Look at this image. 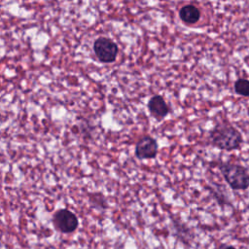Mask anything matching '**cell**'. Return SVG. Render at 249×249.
<instances>
[{
	"instance_id": "6da1fadb",
	"label": "cell",
	"mask_w": 249,
	"mask_h": 249,
	"mask_svg": "<svg viewBox=\"0 0 249 249\" xmlns=\"http://www.w3.org/2000/svg\"><path fill=\"white\" fill-rule=\"evenodd\" d=\"M209 137L214 146L226 151L238 149L242 143L241 133L229 124H216Z\"/></svg>"
},
{
	"instance_id": "7a4b0ae2",
	"label": "cell",
	"mask_w": 249,
	"mask_h": 249,
	"mask_svg": "<svg viewBox=\"0 0 249 249\" xmlns=\"http://www.w3.org/2000/svg\"><path fill=\"white\" fill-rule=\"evenodd\" d=\"M226 182L233 190H245L249 187V173L237 163L224 162L219 166Z\"/></svg>"
},
{
	"instance_id": "3957f363",
	"label": "cell",
	"mask_w": 249,
	"mask_h": 249,
	"mask_svg": "<svg viewBox=\"0 0 249 249\" xmlns=\"http://www.w3.org/2000/svg\"><path fill=\"white\" fill-rule=\"evenodd\" d=\"M93 51L101 62L111 63L117 58L119 52L117 44L107 37H99L93 43Z\"/></svg>"
},
{
	"instance_id": "277c9868",
	"label": "cell",
	"mask_w": 249,
	"mask_h": 249,
	"mask_svg": "<svg viewBox=\"0 0 249 249\" xmlns=\"http://www.w3.org/2000/svg\"><path fill=\"white\" fill-rule=\"evenodd\" d=\"M53 221L54 227L64 233L72 232L78 227V219L76 215L68 209L57 210L53 215Z\"/></svg>"
},
{
	"instance_id": "5b68a950",
	"label": "cell",
	"mask_w": 249,
	"mask_h": 249,
	"mask_svg": "<svg viewBox=\"0 0 249 249\" xmlns=\"http://www.w3.org/2000/svg\"><path fill=\"white\" fill-rule=\"evenodd\" d=\"M158 143L151 136L141 137L135 146V156L140 160L154 159L158 154Z\"/></svg>"
},
{
	"instance_id": "8992f818",
	"label": "cell",
	"mask_w": 249,
	"mask_h": 249,
	"mask_svg": "<svg viewBox=\"0 0 249 249\" xmlns=\"http://www.w3.org/2000/svg\"><path fill=\"white\" fill-rule=\"evenodd\" d=\"M148 109L150 113L157 119H163L169 112V108L160 95H154L148 102Z\"/></svg>"
},
{
	"instance_id": "52a82bcc",
	"label": "cell",
	"mask_w": 249,
	"mask_h": 249,
	"mask_svg": "<svg viewBox=\"0 0 249 249\" xmlns=\"http://www.w3.org/2000/svg\"><path fill=\"white\" fill-rule=\"evenodd\" d=\"M179 17L183 22L187 24H194L198 21L200 18V11L196 6L188 4L180 9Z\"/></svg>"
},
{
	"instance_id": "ba28073f",
	"label": "cell",
	"mask_w": 249,
	"mask_h": 249,
	"mask_svg": "<svg viewBox=\"0 0 249 249\" xmlns=\"http://www.w3.org/2000/svg\"><path fill=\"white\" fill-rule=\"evenodd\" d=\"M234 91L242 96H249V81L238 79L234 83Z\"/></svg>"
},
{
	"instance_id": "9c48e42d",
	"label": "cell",
	"mask_w": 249,
	"mask_h": 249,
	"mask_svg": "<svg viewBox=\"0 0 249 249\" xmlns=\"http://www.w3.org/2000/svg\"><path fill=\"white\" fill-rule=\"evenodd\" d=\"M225 249H235L234 247H232V246H229V247H226Z\"/></svg>"
}]
</instances>
